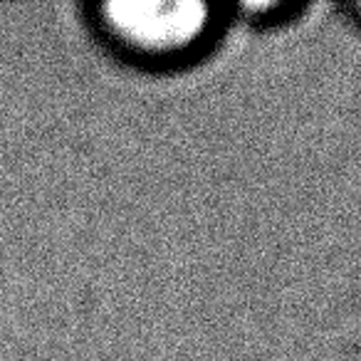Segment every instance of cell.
<instances>
[{"instance_id": "cell-1", "label": "cell", "mask_w": 361, "mask_h": 361, "mask_svg": "<svg viewBox=\"0 0 361 361\" xmlns=\"http://www.w3.org/2000/svg\"><path fill=\"white\" fill-rule=\"evenodd\" d=\"M213 8L206 3H104L99 27L121 52L136 60H178L193 52L211 32Z\"/></svg>"}]
</instances>
